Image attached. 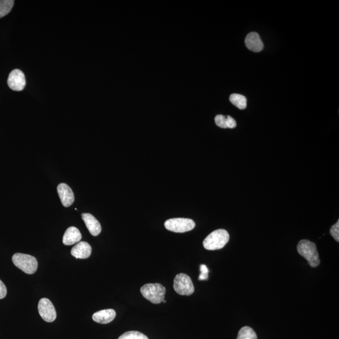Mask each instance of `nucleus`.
Segmentation results:
<instances>
[{
  "label": "nucleus",
  "instance_id": "obj_13",
  "mask_svg": "<svg viewBox=\"0 0 339 339\" xmlns=\"http://www.w3.org/2000/svg\"><path fill=\"white\" fill-rule=\"evenodd\" d=\"M116 312L112 309L102 310L94 313L93 319L94 322L101 324H109L115 319Z\"/></svg>",
  "mask_w": 339,
  "mask_h": 339
},
{
  "label": "nucleus",
  "instance_id": "obj_1",
  "mask_svg": "<svg viewBox=\"0 0 339 339\" xmlns=\"http://www.w3.org/2000/svg\"><path fill=\"white\" fill-rule=\"evenodd\" d=\"M229 240L230 235L227 231L217 230L207 236L203 241V246L207 250H218L224 248Z\"/></svg>",
  "mask_w": 339,
  "mask_h": 339
},
{
  "label": "nucleus",
  "instance_id": "obj_20",
  "mask_svg": "<svg viewBox=\"0 0 339 339\" xmlns=\"http://www.w3.org/2000/svg\"><path fill=\"white\" fill-rule=\"evenodd\" d=\"M330 235L334 238V240L339 241V220L332 226L330 231Z\"/></svg>",
  "mask_w": 339,
  "mask_h": 339
},
{
  "label": "nucleus",
  "instance_id": "obj_2",
  "mask_svg": "<svg viewBox=\"0 0 339 339\" xmlns=\"http://www.w3.org/2000/svg\"><path fill=\"white\" fill-rule=\"evenodd\" d=\"M298 253L308 261L312 268H316L320 265V260L318 253L316 244L307 240H301L297 246Z\"/></svg>",
  "mask_w": 339,
  "mask_h": 339
},
{
  "label": "nucleus",
  "instance_id": "obj_7",
  "mask_svg": "<svg viewBox=\"0 0 339 339\" xmlns=\"http://www.w3.org/2000/svg\"><path fill=\"white\" fill-rule=\"evenodd\" d=\"M38 310L44 321L52 322L56 319L57 313L54 305L48 298H42L39 301Z\"/></svg>",
  "mask_w": 339,
  "mask_h": 339
},
{
  "label": "nucleus",
  "instance_id": "obj_18",
  "mask_svg": "<svg viewBox=\"0 0 339 339\" xmlns=\"http://www.w3.org/2000/svg\"><path fill=\"white\" fill-rule=\"evenodd\" d=\"M14 3V0H0V18L9 14Z\"/></svg>",
  "mask_w": 339,
  "mask_h": 339
},
{
  "label": "nucleus",
  "instance_id": "obj_15",
  "mask_svg": "<svg viewBox=\"0 0 339 339\" xmlns=\"http://www.w3.org/2000/svg\"><path fill=\"white\" fill-rule=\"evenodd\" d=\"M215 122L217 127L221 128H235L237 126L236 120L230 116L217 115Z\"/></svg>",
  "mask_w": 339,
  "mask_h": 339
},
{
  "label": "nucleus",
  "instance_id": "obj_23",
  "mask_svg": "<svg viewBox=\"0 0 339 339\" xmlns=\"http://www.w3.org/2000/svg\"><path fill=\"white\" fill-rule=\"evenodd\" d=\"M162 302H164V304H166V303H167V301L165 300V299H164V300H163Z\"/></svg>",
  "mask_w": 339,
  "mask_h": 339
},
{
  "label": "nucleus",
  "instance_id": "obj_3",
  "mask_svg": "<svg viewBox=\"0 0 339 339\" xmlns=\"http://www.w3.org/2000/svg\"><path fill=\"white\" fill-rule=\"evenodd\" d=\"M144 298L154 304H161L165 298L166 289L160 283H148L140 289Z\"/></svg>",
  "mask_w": 339,
  "mask_h": 339
},
{
  "label": "nucleus",
  "instance_id": "obj_10",
  "mask_svg": "<svg viewBox=\"0 0 339 339\" xmlns=\"http://www.w3.org/2000/svg\"><path fill=\"white\" fill-rule=\"evenodd\" d=\"M92 248L90 244L85 241L79 242L71 250V254L77 259H86L91 256Z\"/></svg>",
  "mask_w": 339,
  "mask_h": 339
},
{
  "label": "nucleus",
  "instance_id": "obj_12",
  "mask_svg": "<svg viewBox=\"0 0 339 339\" xmlns=\"http://www.w3.org/2000/svg\"><path fill=\"white\" fill-rule=\"evenodd\" d=\"M245 45L247 48L254 52H261L264 48V44L259 34L256 32L249 33L246 36Z\"/></svg>",
  "mask_w": 339,
  "mask_h": 339
},
{
  "label": "nucleus",
  "instance_id": "obj_6",
  "mask_svg": "<svg viewBox=\"0 0 339 339\" xmlns=\"http://www.w3.org/2000/svg\"><path fill=\"white\" fill-rule=\"evenodd\" d=\"M173 288L176 292L183 296L191 295L194 292V286L191 278L184 273L176 276Z\"/></svg>",
  "mask_w": 339,
  "mask_h": 339
},
{
  "label": "nucleus",
  "instance_id": "obj_14",
  "mask_svg": "<svg viewBox=\"0 0 339 339\" xmlns=\"http://www.w3.org/2000/svg\"><path fill=\"white\" fill-rule=\"evenodd\" d=\"M82 239L80 230L76 227H70L65 231L62 242L65 245L70 246L78 243Z\"/></svg>",
  "mask_w": 339,
  "mask_h": 339
},
{
  "label": "nucleus",
  "instance_id": "obj_22",
  "mask_svg": "<svg viewBox=\"0 0 339 339\" xmlns=\"http://www.w3.org/2000/svg\"><path fill=\"white\" fill-rule=\"evenodd\" d=\"M7 293V289L5 284L0 280V299L4 298Z\"/></svg>",
  "mask_w": 339,
  "mask_h": 339
},
{
  "label": "nucleus",
  "instance_id": "obj_16",
  "mask_svg": "<svg viewBox=\"0 0 339 339\" xmlns=\"http://www.w3.org/2000/svg\"><path fill=\"white\" fill-rule=\"evenodd\" d=\"M230 100L233 105L238 109H244L247 107V99L245 96L239 94H233L230 97Z\"/></svg>",
  "mask_w": 339,
  "mask_h": 339
},
{
  "label": "nucleus",
  "instance_id": "obj_19",
  "mask_svg": "<svg viewBox=\"0 0 339 339\" xmlns=\"http://www.w3.org/2000/svg\"><path fill=\"white\" fill-rule=\"evenodd\" d=\"M118 339H148L146 335L138 331H128L123 333Z\"/></svg>",
  "mask_w": 339,
  "mask_h": 339
},
{
  "label": "nucleus",
  "instance_id": "obj_11",
  "mask_svg": "<svg viewBox=\"0 0 339 339\" xmlns=\"http://www.w3.org/2000/svg\"><path fill=\"white\" fill-rule=\"evenodd\" d=\"M82 219L91 235L97 236L101 233V225L93 215L89 213H84L82 214Z\"/></svg>",
  "mask_w": 339,
  "mask_h": 339
},
{
  "label": "nucleus",
  "instance_id": "obj_8",
  "mask_svg": "<svg viewBox=\"0 0 339 339\" xmlns=\"http://www.w3.org/2000/svg\"><path fill=\"white\" fill-rule=\"evenodd\" d=\"M8 85L12 90L22 91L26 85L25 77L22 71L19 69L12 71L8 79Z\"/></svg>",
  "mask_w": 339,
  "mask_h": 339
},
{
  "label": "nucleus",
  "instance_id": "obj_21",
  "mask_svg": "<svg viewBox=\"0 0 339 339\" xmlns=\"http://www.w3.org/2000/svg\"><path fill=\"white\" fill-rule=\"evenodd\" d=\"M200 270H201V275L199 276V280L202 281L208 279L209 270L206 265H201Z\"/></svg>",
  "mask_w": 339,
  "mask_h": 339
},
{
  "label": "nucleus",
  "instance_id": "obj_5",
  "mask_svg": "<svg viewBox=\"0 0 339 339\" xmlns=\"http://www.w3.org/2000/svg\"><path fill=\"white\" fill-rule=\"evenodd\" d=\"M165 227L172 232L183 233L194 230L196 223L186 218H173L165 222Z\"/></svg>",
  "mask_w": 339,
  "mask_h": 339
},
{
  "label": "nucleus",
  "instance_id": "obj_17",
  "mask_svg": "<svg viewBox=\"0 0 339 339\" xmlns=\"http://www.w3.org/2000/svg\"><path fill=\"white\" fill-rule=\"evenodd\" d=\"M237 339H257V337L253 328L246 326L239 332Z\"/></svg>",
  "mask_w": 339,
  "mask_h": 339
},
{
  "label": "nucleus",
  "instance_id": "obj_9",
  "mask_svg": "<svg viewBox=\"0 0 339 339\" xmlns=\"http://www.w3.org/2000/svg\"><path fill=\"white\" fill-rule=\"evenodd\" d=\"M57 193L63 206L68 207L73 204L74 202V194L67 184L60 183L57 186Z\"/></svg>",
  "mask_w": 339,
  "mask_h": 339
},
{
  "label": "nucleus",
  "instance_id": "obj_4",
  "mask_svg": "<svg viewBox=\"0 0 339 339\" xmlns=\"http://www.w3.org/2000/svg\"><path fill=\"white\" fill-rule=\"evenodd\" d=\"M12 261L16 267L28 275H32L38 269V261L31 255L16 253L12 257Z\"/></svg>",
  "mask_w": 339,
  "mask_h": 339
}]
</instances>
